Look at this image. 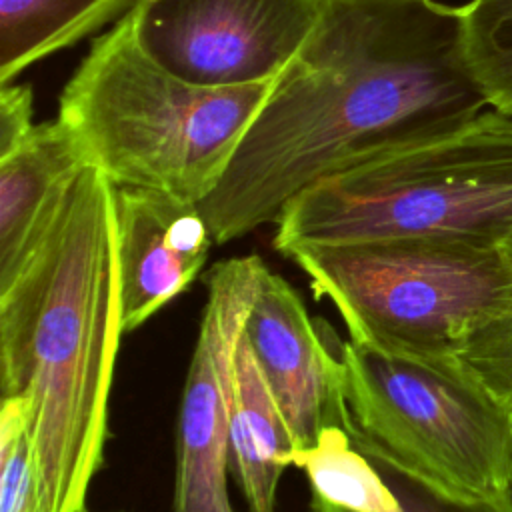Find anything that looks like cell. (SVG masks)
Segmentation results:
<instances>
[{"label": "cell", "mask_w": 512, "mask_h": 512, "mask_svg": "<svg viewBox=\"0 0 512 512\" xmlns=\"http://www.w3.org/2000/svg\"><path fill=\"white\" fill-rule=\"evenodd\" d=\"M86 164L82 144L58 118L34 126L0 158V288L20 272Z\"/></svg>", "instance_id": "11"}, {"label": "cell", "mask_w": 512, "mask_h": 512, "mask_svg": "<svg viewBox=\"0 0 512 512\" xmlns=\"http://www.w3.org/2000/svg\"><path fill=\"white\" fill-rule=\"evenodd\" d=\"M120 336L116 184L86 164L0 288V390L22 408L48 512L86 510Z\"/></svg>", "instance_id": "2"}, {"label": "cell", "mask_w": 512, "mask_h": 512, "mask_svg": "<svg viewBox=\"0 0 512 512\" xmlns=\"http://www.w3.org/2000/svg\"><path fill=\"white\" fill-rule=\"evenodd\" d=\"M326 0H136L142 50L200 86L272 82L320 20Z\"/></svg>", "instance_id": "7"}, {"label": "cell", "mask_w": 512, "mask_h": 512, "mask_svg": "<svg viewBox=\"0 0 512 512\" xmlns=\"http://www.w3.org/2000/svg\"><path fill=\"white\" fill-rule=\"evenodd\" d=\"M0 512H48L24 414L10 398L0 408Z\"/></svg>", "instance_id": "17"}, {"label": "cell", "mask_w": 512, "mask_h": 512, "mask_svg": "<svg viewBox=\"0 0 512 512\" xmlns=\"http://www.w3.org/2000/svg\"><path fill=\"white\" fill-rule=\"evenodd\" d=\"M316 324L300 294L266 266L242 338L254 354L296 448L314 444L328 426L354 432L340 356L332 354Z\"/></svg>", "instance_id": "9"}, {"label": "cell", "mask_w": 512, "mask_h": 512, "mask_svg": "<svg viewBox=\"0 0 512 512\" xmlns=\"http://www.w3.org/2000/svg\"><path fill=\"white\" fill-rule=\"evenodd\" d=\"M344 320L350 340L406 356L456 358L510 290L496 244L394 240L286 254Z\"/></svg>", "instance_id": "6"}, {"label": "cell", "mask_w": 512, "mask_h": 512, "mask_svg": "<svg viewBox=\"0 0 512 512\" xmlns=\"http://www.w3.org/2000/svg\"><path fill=\"white\" fill-rule=\"evenodd\" d=\"M366 456L372 458V462L378 466V470L382 472V476L386 478L390 488L396 492L404 512H510L504 498L498 502L458 500V498L446 496L444 492L432 488L430 484L414 478L412 474L404 472L402 468H398L396 464L388 462L382 456H376L372 452H366ZM310 510L312 512H346V510L328 506L326 502L316 500V498H312Z\"/></svg>", "instance_id": "18"}, {"label": "cell", "mask_w": 512, "mask_h": 512, "mask_svg": "<svg viewBox=\"0 0 512 512\" xmlns=\"http://www.w3.org/2000/svg\"><path fill=\"white\" fill-rule=\"evenodd\" d=\"M466 70L490 110L512 116V0H470L460 6Z\"/></svg>", "instance_id": "15"}, {"label": "cell", "mask_w": 512, "mask_h": 512, "mask_svg": "<svg viewBox=\"0 0 512 512\" xmlns=\"http://www.w3.org/2000/svg\"><path fill=\"white\" fill-rule=\"evenodd\" d=\"M266 264L256 254L216 262L176 424L172 512H234L228 494L234 358Z\"/></svg>", "instance_id": "8"}, {"label": "cell", "mask_w": 512, "mask_h": 512, "mask_svg": "<svg viewBox=\"0 0 512 512\" xmlns=\"http://www.w3.org/2000/svg\"><path fill=\"white\" fill-rule=\"evenodd\" d=\"M136 0H0V84L118 22Z\"/></svg>", "instance_id": "13"}, {"label": "cell", "mask_w": 512, "mask_h": 512, "mask_svg": "<svg viewBox=\"0 0 512 512\" xmlns=\"http://www.w3.org/2000/svg\"><path fill=\"white\" fill-rule=\"evenodd\" d=\"M32 90L26 84L8 82L0 88V158L14 152L34 130Z\"/></svg>", "instance_id": "19"}, {"label": "cell", "mask_w": 512, "mask_h": 512, "mask_svg": "<svg viewBox=\"0 0 512 512\" xmlns=\"http://www.w3.org/2000/svg\"><path fill=\"white\" fill-rule=\"evenodd\" d=\"M504 502H506L508 510L512 512V482H510V488H508V492H506V496H504Z\"/></svg>", "instance_id": "21"}, {"label": "cell", "mask_w": 512, "mask_h": 512, "mask_svg": "<svg viewBox=\"0 0 512 512\" xmlns=\"http://www.w3.org/2000/svg\"><path fill=\"white\" fill-rule=\"evenodd\" d=\"M82 512H86V510H82Z\"/></svg>", "instance_id": "22"}, {"label": "cell", "mask_w": 512, "mask_h": 512, "mask_svg": "<svg viewBox=\"0 0 512 512\" xmlns=\"http://www.w3.org/2000/svg\"><path fill=\"white\" fill-rule=\"evenodd\" d=\"M352 440L446 496L498 502L512 482V416L458 358L340 344Z\"/></svg>", "instance_id": "5"}, {"label": "cell", "mask_w": 512, "mask_h": 512, "mask_svg": "<svg viewBox=\"0 0 512 512\" xmlns=\"http://www.w3.org/2000/svg\"><path fill=\"white\" fill-rule=\"evenodd\" d=\"M512 230V116L470 122L328 176L278 216L274 248L394 240L496 244Z\"/></svg>", "instance_id": "4"}, {"label": "cell", "mask_w": 512, "mask_h": 512, "mask_svg": "<svg viewBox=\"0 0 512 512\" xmlns=\"http://www.w3.org/2000/svg\"><path fill=\"white\" fill-rule=\"evenodd\" d=\"M212 242L196 202L162 190L116 186L122 334L140 328L196 280Z\"/></svg>", "instance_id": "10"}, {"label": "cell", "mask_w": 512, "mask_h": 512, "mask_svg": "<svg viewBox=\"0 0 512 512\" xmlns=\"http://www.w3.org/2000/svg\"><path fill=\"white\" fill-rule=\"evenodd\" d=\"M484 110L462 56L460 6L326 0L198 208L214 244L232 242L276 224L312 184Z\"/></svg>", "instance_id": "1"}, {"label": "cell", "mask_w": 512, "mask_h": 512, "mask_svg": "<svg viewBox=\"0 0 512 512\" xmlns=\"http://www.w3.org/2000/svg\"><path fill=\"white\" fill-rule=\"evenodd\" d=\"M498 252L502 254L506 266H508L510 272H512V230L498 242Z\"/></svg>", "instance_id": "20"}, {"label": "cell", "mask_w": 512, "mask_h": 512, "mask_svg": "<svg viewBox=\"0 0 512 512\" xmlns=\"http://www.w3.org/2000/svg\"><path fill=\"white\" fill-rule=\"evenodd\" d=\"M294 450V436L240 336L230 410V474L248 512H276L278 484Z\"/></svg>", "instance_id": "12"}, {"label": "cell", "mask_w": 512, "mask_h": 512, "mask_svg": "<svg viewBox=\"0 0 512 512\" xmlns=\"http://www.w3.org/2000/svg\"><path fill=\"white\" fill-rule=\"evenodd\" d=\"M290 466L306 474L312 498L328 506L346 512H404L378 466L344 426H328L314 444L296 448Z\"/></svg>", "instance_id": "14"}, {"label": "cell", "mask_w": 512, "mask_h": 512, "mask_svg": "<svg viewBox=\"0 0 512 512\" xmlns=\"http://www.w3.org/2000/svg\"><path fill=\"white\" fill-rule=\"evenodd\" d=\"M456 358L512 416V290L470 328Z\"/></svg>", "instance_id": "16"}, {"label": "cell", "mask_w": 512, "mask_h": 512, "mask_svg": "<svg viewBox=\"0 0 512 512\" xmlns=\"http://www.w3.org/2000/svg\"><path fill=\"white\" fill-rule=\"evenodd\" d=\"M272 82H186L142 50L126 12L92 42L68 80L58 120L116 186L198 204L220 182Z\"/></svg>", "instance_id": "3"}]
</instances>
